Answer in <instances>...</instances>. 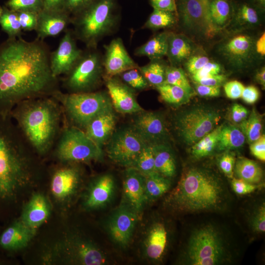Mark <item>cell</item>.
Wrapping results in <instances>:
<instances>
[{"instance_id":"obj_1","label":"cell","mask_w":265,"mask_h":265,"mask_svg":"<svg viewBox=\"0 0 265 265\" xmlns=\"http://www.w3.org/2000/svg\"><path fill=\"white\" fill-rule=\"evenodd\" d=\"M51 50L44 40L9 38L0 44V115L28 99L51 96L59 90L50 66Z\"/></svg>"},{"instance_id":"obj_2","label":"cell","mask_w":265,"mask_h":265,"mask_svg":"<svg viewBox=\"0 0 265 265\" xmlns=\"http://www.w3.org/2000/svg\"><path fill=\"white\" fill-rule=\"evenodd\" d=\"M231 200L228 187L217 173L206 167L191 166L184 170L163 204L178 214L220 212L228 209Z\"/></svg>"},{"instance_id":"obj_3","label":"cell","mask_w":265,"mask_h":265,"mask_svg":"<svg viewBox=\"0 0 265 265\" xmlns=\"http://www.w3.org/2000/svg\"><path fill=\"white\" fill-rule=\"evenodd\" d=\"M36 156L10 116L0 115V207L13 202L36 181Z\"/></svg>"},{"instance_id":"obj_4","label":"cell","mask_w":265,"mask_h":265,"mask_svg":"<svg viewBox=\"0 0 265 265\" xmlns=\"http://www.w3.org/2000/svg\"><path fill=\"white\" fill-rule=\"evenodd\" d=\"M10 116L37 156L52 152L64 124L62 107L54 98L25 100L13 108Z\"/></svg>"},{"instance_id":"obj_5","label":"cell","mask_w":265,"mask_h":265,"mask_svg":"<svg viewBox=\"0 0 265 265\" xmlns=\"http://www.w3.org/2000/svg\"><path fill=\"white\" fill-rule=\"evenodd\" d=\"M233 247L227 235L216 224L208 222L193 229L177 259L184 265H221L232 263Z\"/></svg>"},{"instance_id":"obj_6","label":"cell","mask_w":265,"mask_h":265,"mask_svg":"<svg viewBox=\"0 0 265 265\" xmlns=\"http://www.w3.org/2000/svg\"><path fill=\"white\" fill-rule=\"evenodd\" d=\"M117 3V0H95L71 17L76 39L86 48H97L102 38L117 28L120 19Z\"/></svg>"},{"instance_id":"obj_7","label":"cell","mask_w":265,"mask_h":265,"mask_svg":"<svg viewBox=\"0 0 265 265\" xmlns=\"http://www.w3.org/2000/svg\"><path fill=\"white\" fill-rule=\"evenodd\" d=\"M46 264L103 265L108 264L106 253L89 238L77 233H69L54 242L42 257Z\"/></svg>"},{"instance_id":"obj_8","label":"cell","mask_w":265,"mask_h":265,"mask_svg":"<svg viewBox=\"0 0 265 265\" xmlns=\"http://www.w3.org/2000/svg\"><path fill=\"white\" fill-rule=\"evenodd\" d=\"M51 96L60 105L64 122L83 131L94 117L113 107L108 94L104 91L69 93L59 89Z\"/></svg>"},{"instance_id":"obj_9","label":"cell","mask_w":265,"mask_h":265,"mask_svg":"<svg viewBox=\"0 0 265 265\" xmlns=\"http://www.w3.org/2000/svg\"><path fill=\"white\" fill-rule=\"evenodd\" d=\"M52 152L59 162L64 163L88 162L103 157L102 148L83 130L64 122Z\"/></svg>"},{"instance_id":"obj_10","label":"cell","mask_w":265,"mask_h":265,"mask_svg":"<svg viewBox=\"0 0 265 265\" xmlns=\"http://www.w3.org/2000/svg\"><path fill=\"white\" fill-rule=\"evenodd\" d=\"M86 48L72 69L63 76L62 85L67 93L95 91L104 78L103 55L97 48Z\"/></svg>"},{"instance_id":"obj_11","label":"cell","mask_w":265,"mask_h":265,"mask_svg":"<svg viewBox=\"0 0 265 265\" xmlns=\"http://www.w3.org/2000/svg\"><path fill=\"white\" fill-rule=\"evenodd\" d=\"M221 118L219 111L206 105H195L178 113L175 126L181 140L192 146L216 127Z\"/></svg>"},{"instance_id":"obj_12","label":"cell","mask_w":265,"mask_h":265,"mask_svg":"<svg viewBox=\"0 0 265 265\" xmlns=\"http://www.w3.org/2000/svg\"><path fill=\"white\" fill-rule=\"evenodd\" d=\"M210 2V0H176L178 22L187 34L209 40L219 32L211 18Z\"/></svg>"},{"instance_id":"obj_13","label":"cell","mask_w":265,"mask_h":265,"mask_svg":"<svg viewBox=\"0 0 265 265\" xmlns=\"http://www.w3.org/2000/svg\"><path fill=\"white\" fill-rule=\"evenodd\" d=\"M254 38L240 31L220 42L216 53L230 68L239 71L255 64L259 56L256 52Z\"/></svg>"},{"instance_id":"obj_14","label":"cell","mask_w":265,"mask_h":265,"mask_svg":"<svg viewBox=\"0 0 265 265\" xmlns=\"http://www.w3.org/2000/svg\"><path fill=\"white\" fill-rule=\"evenodd\" d=\"M106 154L115 163L132 167L137 157L149 143L132 127L114 131L107 141Z\"/></svg>"},{"instance_id":"obj_15","label":"cell","mask_w":265,"mask_h":265,"mask_svg":"<svg viewBox=\"0 0 265 265\" xmlns=\"http://www.w3.org/2000/svg\"><path fill=\"white\" fill-rule=\"evenodd\" d=\"M170 238V231L164 220L159 216L151 218L142 234L141 256L150 263H160L168 251Z\"/></svg>"},{"instance_id":"obj_16","label":"cell","mask_w":265,"mask_h":265,"mask_svg":"<svg viewBox=\"0 0 265 265\" xmlns=\"http://www.w3.org/2000/svg\"><path fill=\"white\" fill-rule=\"evenodd\" d=\"M140 216L123 202L109 215L105 229L109 238L116 246L125 249L131 244Z\"/></svg>"},{"instance_id":"obj_17","label":"cell","mask_w":265,"mask_h":265,"mask_svg":"<svg viewBox=\"0 0 265 265\" xmlns=\"http://www.w3.org/2000/svg\"><path fill=\"white\" fill-rule=\"evenodd\" d=\"M79 163L59 162L53 171L50 187L58 202H69L78 192L82 181V171Z\"/></svg>"},{"instance_id":"obj_18","label":"cell","mask_w":265,"mask_h":265,"mask_svg":"<svg viewBox=\"0 0 265 265\" xmlns=\"http://www.w3.org/2000/svg\"><path fill=\"white\" fill-rule=\"evenodd\" d=\"M71 29H66L57 48L50 54V66L55 77L66 74L74 66L82 54Z\"/></svg>"},{"instance_id":"obj_19","label":"cell","mask_w":265,"mask_h":265,"mask_svg":"<svg viewBox=\"0 0 265 265\" xmlns=\"http://www.w3.org/2000/svg\"><path fill=\"white\" fill-rule=\"evenodd\" d=\"M116 185L110 174H104L94 178L84 192L82 206L87 211L101 210L108 206L115 196Z\"/></svg>"},{"instance_id":"obj_20","label":"cell","mask_w":265,"mask_h":265,"mask_svg":"<svg viewBox=\"0 0 265 265\" xmlns=\"http://www.w3.org/2000/svg\"><path fill=\"white\" fill-rule=\"evenodd\" d=\"M104 47L103 63L106 77L117 76L126 71L139 67L129 54L121 38L112 39Z\"/></svg>"},{"instance_id":"obj_21","label":"cell","mask_w":265,"mask_h":265,"mask_svg":"<svg viewBox=\"0 0 265 265\" xmlns=\"http://www.w3.org/2000/svg\"><path fill=\"white\" fill-rule=\"evenodd\" d=\"M132 127L149 144L166 143L168 132L162 115L153 111L138 112Z\"/></svg>"},{"instance_id":"obj_22","label":"cell","mask_w":265,"mask_h":265,"mask_svg":"<svg viewBox=\"0 0 265 265\" xmlns=\"http://www.w3.org/2000/svg\"><path fill=\"white\" fill-rule=\"evenodd\" d=\"M122 186L121 202L141 215L146 205L145 176L133 168H126Z\"/></svg>"},{"instance_id":"obj_23","label":"cell","mask_w":265,"mask_h":265,"mask_svg":"<svg viewBox=\"0 0 265 265\" xmlns=\"http://www.w3.org/2000/svg\"><path fill=\"white\" fill-rule=\"evenodd\" d=\"M106 85L112 106L121 113H138L143 110L132 89L116 78L106 77Z\"/></svg>"},{"instance_id":"obj_24","label":"cell","mask_w":265,"mask_h":265,"mask_svg":"<svg viewBox=\"0 0 265 265\" xmlns=\"http://www.w3.org/2000/svg\"><path fill=\"white\" fill-rule=\"evenodd\" d=\"M71 22L70 15L64 10L43 9L38 14L35 29L37 38L45 40L48 37L57 35L65 31Z\"/></svg>"},{"instance_id":"obj_25","label":"cell","mask_w":265,"mask_h":265,"mask_svg":"<svg viewBox=\"0 0 265 265\" xmlns=\"http://www.w3.org/2000/svg\"><path fill=\"white\" fill-rule=\"evenodd\" d=\"M51 212L49 201L42 193L33 194L25 205L19 219L29 228L37 229L49 218Z\"/></svg>"},{"instance_id":"obj_26","label":"cell","mask_w":265,"mask_h":265,"mask_svg":"<svg viewBox=\"0 0 265 265\" xmlns=\"http://www.w3.org/2000/svg\"><path fill=\"white\" fill-rule=\"evenodd\" d=\"M116 117L113 107L104 111L94 117L84 131L92 140L102 148L114 131Z\"/></svg>"},{"instance_id":"obj_27","label":"cell","mask_w":265,"mask_h":265,"mask_svg":"<svg viewBox=\"0 0 265 265\" xmlns=\"http://www.w3.org/2000/svg\"><path fill=\"white\" fill-rule=\"evenodd\" d=\"M36 232L26 226L19 219L2 233L0 236V246L8 251L21 249L28 245Z\"/></svg>"},{"instance_id":"obj_28","label":"cell","mask_w":265,"mask_h":265,"mask_svg":"<svg viewBox=\"0 0 265 265\" xmlns=\"http://www.w3.org/2000/svg\"><path fill=\"white\" fill-rule=\"evenodd\" d=\"M195 45L184 34L169 32L166 56L173 66H179L193 53Z\"/></svg>"},{"instance_id":"obj_29","label":"cell","mask_w":265,"mask_h":265,"mask_svg":"<svg viewBox=\"0 0 265 265\" xmlns=\"http://www.w3.org/2000/svg\"><path fill=\"white\" fill-rule=\"evenodd\" d=\"M234 5V12L231 26L236 31L255 28L262 22L263 13L254 3L243 2Z\"/></svg>"},{"instance_id":"obj_30","label":"cell","mask_w":265,"mask_h":265,"mask_svg":"<svg viewBox=\"0 0 265 265\" xmlns=\"http://www.w3.org/2000/svg\"><path fill=\"white\" fill-rule=\"evenodd\" d=\"M156 172L169 179L174 177L176 173V162L174 153L166 143L153 145Z\"/></svg>"},{"instance_id":"obj_31","label":"cell","mask_w":265,"mask_h":265,"mask_svg":"<svg viewBox=\"0 0 265 265\" xmlns=\"http://www.w3.org/2000/svg\"><path fill=\"white\" fill-rule=\"evenodd\" d=\"M168 33L164 31L156 34L137 47L134 54L137 56L147 57L150 60L161 59L166 55Z\"/></svg>"},{"instance_id":"obj_32","label":"cell","mask_w":265,"mask_h":265,"mask_svg":"<svg viewBox=\"0 0 265 265\" xmlns=\"http://www.w3.org/2000/svg\"><path fill=\"white\" fill-rule=\"evenodd\" d=\"M234 174L236 178L253 184H263L264 171L256 161L245 157L236 159Z\"/></svg>"},{"instance_id":"obj_33","label":"cell","mask_w":265,"mask_h":265,"mask_svg":"<svg viewBox=\"0 0 265 265\" xmlns=\"http://www.w3.org/2000/svg\"><path fill=\"white\" fill-rule=\"evenodd\" d=\"M171 179L155 171L145 176V193L146 205L162 197L171 188Z\"/></svg>"},{"instance_id":"obj_34","label":"cell","mask_w":265,"mask_h":265,"mask_svg":"<svg viewBox=\"0 0 265 265\" xmlns=\"http://www.w3.org/2000/svg\"><path fill=\"white\" fill-rule=\"evenodd\" d=\"M246 138L240 129L231 124L223 125L219 133L216 149L219 151L239 149Z\"/></svg>"},{"instance_id":"obj_35","label":"cell","mask_w":265,"mask_h":265,"mask_svg":"<svg viewBox=\"0 0 265 265\" xmlns=\"http://www.w3.org/2000/svg\"><path fill=\"white\" fill-rule=\"evenodd\" d=\"M234 12V5L229 0H210V13L212 21L220 32L230 24Z\"/></svg>"},{"instance_id":"obj_36","label":"cell","mask_w":265,"mask_h":265,"mask_svg":"<svg viewBox=\"0 0 265 265\" xmlns=\"http://www.w3.org/2000/svg\"><path fill=\"white\" fill-rule=\"evenodd\" d=\"M223 125L215 127L191 146V154L195 159L209 156L216 150L220 132Z\"/></svg>"},{"instance_id":"obj_37","label":"cell","mask_w":265,"mask_h":265,"mask_svg":"<svg viewBox=\"0 0 265 265\" xmlns=\"http://www.w3.org/2000/svg\"><path fill=\"white\" fill-rule=\"evenodd\" d=\"M155 87L165 102L175 106L187 103L192 96L183 88L173 84L163 83Z\"/></svg>"},{"instance_id":"obj_38","label":"cell","mask_w":265,"mask_h":265,"mask_svg":"<svg viewBox=\"0 0 265 265\" xmlns=\"http://www.w3.org/2000/svg\"><path fill=\"white\" fill-rule=\"evenodd\" d=\"M244 133L249 144L259 139L263 133V117L253 108L247 118L238 127Z\"/></svg>"},{"instance_id":"obj_39","label":"cell","mask_w":265,"mask_h":265,"mask_svg":"<svg viewBox=\"0 0 265 265\" xmlns=\"http://www.w3.org/2000/svg\"><path fill=\"white\" fill-rule=\"evenodd\" d=\"M148 64L138 67V69L149 85L157 86L165 82L167 65L161 59L150 60Z\"/></svg>"},{"instance_id":"obj_40","label":"cell","mask_w":265,"mask_h":265,"mask_svg":"<svg viewBox=\"0 0 265 265\" xmlns=\"http://www.w3.org/2000/svg\"><path fill=\"white\" fill-rule=\"evenodd\" d=\"M177 22L176 13L153 9L142 27L151 30L169 28L175 26Z\"/></svg>"},{"instance_id":"obj_41","label":"cell","mask_w":265,"mask_h":265,"mask_svg":"<svg viewBox=\"0 0 265 265\" xmlns=\"http://www.w3.org/2000/svg\"><path fill=\"white\" fill-rule=\"evenodd\" d=\"M2 12L0 16V26L9 38L22 37V28L16 11L2 6Z\"/></svg>"},{"instance_id":"obj_42","label":"cell","mask_w":265,"mask_h":265,"mask_svg":"<svg viewBox=\"0 0 265 265\" xmlns=\"http://www.w3.org/2000/svg\"><path fill=\"white\" fill-rule=\"evenodd\" d=\"M164 83L179 86L191 96L195 91L190 84L184 70L179 66H167Z\"/></svg>"},{"instance_id":"obj_43","label":"cell","mask_w":265,"mask_h":265,"mask_svg":"<svg viewBox=\"0 0 265 265\" xmlns=\"http://www.w3.org/2000/svg\"><path fill=\"white\" fill-rule=\"evenodd\" d=\"M132 167L144 176L156 171L153 145L148 144L145 147Z\"/></svg>"},{"instance_id":"obj_44","label":"cell","mask_w":265,"mask_h":265,"mask_svg":"<svg viewBox=\"0 0 265 265\" xmlns=\"http://www.w3.org/2000/svg\"><path fill=\"white\" fill-rule=\"evenodd\" d=\"M248 223L251 231L256 234L265 232V203L262 201L255 206L249 214Z\"/></svg>"},{"instance_id":"obj_45","label":"cell","mask_w":265,"mask_h":265,"mask_svg":"<svg viewBox=\"0 0 265 265\" xmlns=\"http://www.w3.org/2000/svg\"><path fill=\"white\" fill-rule=\"evenodd\" d=\"M119 76L121 77L122 81L132 89L142 90L149 85L138 67L126 71Z\"/></svg>"},{"instance_id":"obj_46","label":"cell","mask_w":265,"mask_h":265,"mask_svg":"<svg viewBox=\"0 0 265 265\" xmlns=\"http://www.w3.org/2000/svg\"><path fill=\"white\" fill-rule=\"evenodd\" d=\"M4 6L15 11H29L38 13L43 9L42 0H7Z\"/></svg>"},{"instance_id":"obj_47","label":"cell","mask_w":265,"mask_h":265,"mask_svg":"<svg viewBox=\"0 0 265 265\" xmlns=\"http://www.w3.org/2000/svg\"><path fill=\"white\" fill-rule=\"evenodd\" d=\"M235 155L231 151H226L217 159V165L221 171L229 179L234 177L236 161Z\"/></svg>"},{"instance_id":"obj_48","label":"cell","mask_w":265,"mask_h":265,"mask_svg":"<svg viewBox=\"0 0 265 265\" xmlns=\"http://www.w3.org/2000/svg\"><path fill=\"white\" fill-rule=\"evenodd\" d=\"M221 71L222 67L220 64L210 60L201 69L191 76L194 82H196L203 78L221 74Z\"/></svg>"},{"instance_id":"obj_49","label":"cell","mask_w":265,"mask_h":265,"mask_svg":"<svg viewBox=\"0 0 265 265\" xmlns=\"http://www.w3.org/2000/svg\"><path fill=\"white\" fill-rule=\"evenodd\" d=\"M22 30H35L38 20V13L29 11H16Z\"/></svg>"},{"instance_id":"obj_50","label":"cell","mask_w":265,"mask_h":265,"mask_svg":"<svg viewBox=\"0 0 265 265\" xmlns=\"http://www.w3.org/2000/svg\"><path fill=\"white\" fill-rule=\"evenodd\" d=\"M264 184H253L237 178L233 177L231 181L232 189L238 195H242L251 193L262 188Z\"/></svg>"},{"instance_id":"obj_51","label":"cell","mask_w":265,"mask_h":265,"mask_svg":"<svg viewBox=\"0 0 265 265\" xmlns=\"http://www.w3.org/2000/svg\"><path fill=\"white\" fill-rule=\"evenodd\" d=\"M210 60L209 57L205 54L193 53L183 64L185 69L191 75L201 69Z\"/></svg>"},{"instance_id":"obj_52","label":"cell","mask_w":265,"mask_h":265,"mask_svg":"<svg viewBox=\"0 0 265 265\" xmlns=\"http://www.w3.org/2000/svg\"><path fill=\"white\" fill-rule=\"evenodd\" d=\"M95 0H64L63 10L71 17L82 11Z\"/></svg>"},{"instance_id":"obj_53","label":"cell","mask_w":265,"mask_h":265,"mask_svg":"<svg viewBox=\"0 0 265 265\" xmlns=\"http://www.w3.org/2000/svg\"><path fill=\"white\" fill-rule=\"evenodd\" d=\"M244 85L240 82L234 80L224 83V89L226 96L231 99L241 98Z\"/></svg>"},{"instance_id":"obj_54","label":"cell","mask_w":265,"mask_h":265,"mask_svg":"<svg viewBox=\"0 0 265 265\" xmlns=\"http://www.w3.org/2000/svg\"><path fill=\"white\" fill-rule=\"evenodd\" d=\"M249 114L248 109L238 104H234L231 107V118L235 124H240L245 121Z\"/></svg>"},{"instance_id":"obj_55","label":"cell","mask_w":265,"mask_h":265,"mask_svg":"<svg viewBox=\"0 0 265 265\" xmlns=\"http://www.w3.org/2000/svg\"><path fill=\"white\" fill-rule=\"evenodd\" d=\"M251 153L260 160H265V136L263 134L255 141L250 144Z\"/></svg>"},{"instance_id":"obj_56","label":"cell","mask_w":265,"mask_h":265,"mask_svg":"<svg viewBox=\"0 0 265 265\" xmlns=\"http://www.w3.org/2000/svg\"><path fill=\"white\" fill-rule=\"evenodd\" d=\"M220 86H208L194 82V87L197 93L204 97H217L220 93Z\"/></svg>"},{"instance_id":"obj_57","label":"cell","mask_w":265,"mask_h":265,"mask_svg":"<svg viewBox=\"0 0 265 265\" xmlns=\"http://www.w3.org/2000/svg\"><path fill=\"white\" fill-rule=\"evenodd\" d=\"M149 3L153 9L177 13L176 0H149Z\"/></svg>"},{"instance_id":"obj_58","label":"cell","mask_w":265,"mask_h":265,"mask_svg":"<svg viewBox=\"0 0 265 265\" xmlns=\"http://www.w3.org/2000/svg\"><path fill=\"white\" fill-rule=\"evenodd\" d=\"M259 97L260 91L258 88L254 85L245 87L241 96L243 101L248 104H253L256 103Z\"/></svg>"},{"instance_id":"obj_59","label":"cell","mask_w":265,"mask_h":265,"mask_svg":"<svg viewBox=\"0 0 265 265\" xmlns=\"http://www.w3.org/2000/svg\"><path fill=\"white\" fill-rule=\"evenodd\" d=\"M226 76L222 74L203 78L195 83L208 86H219L225 83Z\"/></svg>"},{"instance_id":"obj_60","label":"cell","mask_w":265,"mask_h":265,"mask_svg":"<svg viewBox=\"0 0 265 265\" xmlns=\"http://www.w3.org/2000/svg\"><path fill=\"white\" fill-rule=\"evenodd\" d=\"M43 9L64 10V0H42Z\"/></svg>"},{"instance_id":"obj_61","label":"cell","mask_w":265,"mask_h":265,"mask_svg":"<svg viewBox=\"0 0 265 265\" xmlns=\"http://www.w3.org/2000/svg\"><path fill=\"white\" fill-rule=\"evenodd\" d=\"M255 50L257 54L261 56L265 55V33L264 32L255 42Z\"/></svg>"},{"instance_id":"obj_62","label":"cell","mask_w":265,"mask_h":265,"mask_svg":"<svg viewBox=\"0 0 265 265\" xmlns=\"http://www.w3.org/2000/svg\"><path fill=\"white\" fill-rule=\"evenodd\" d=\"M256 81L265 89V67H261L256 73L255 76Z\"/></svg>"},{"instance_id":"obj_63","label":"cell","mask_w":265,"mask_h":265,"mask_svg":"<svg viewBox=\"0 0 265 265\" xmlns=\"http://www.w3.org/2000/svg\"><path fill=\"white\" fill-rule=\"evenodd\" d=\"M255 4L262 11H265V0H255Z\"/></svg>"},{"instance_id":"obj_64","label":"cell","mask_w":265,"mask_h":265,"mask_svg":"<svg viewBox=\"0 0 265 265\" xmlns=\"http://www.w3.org/2000/svg\"><path fill=\"white\" fill-rule=\"evenodd\" d=\"M3 10L2 6L0 5V16L1 15Z\"/></svg>"}]
</instances>
